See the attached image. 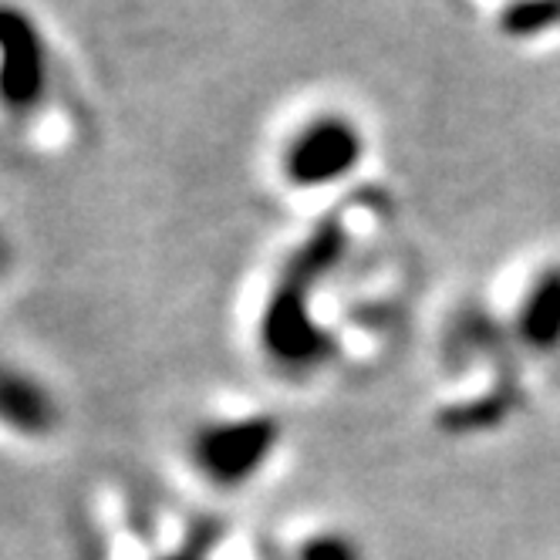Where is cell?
Here are the masks:
<instances>
[{"mask_svg":"<svg viewBox=\"0 0 560 560\" xmlns=\"http://www.w3.org/2000/svg\"><path fill=\"white\" fill-rule=\"evenodd\" d=\"M61 382L31 354L0 348V446L11 453H48L68 429Z\"/></svg>","mask_w":560,"mask_h":560,"instance_id":"1","label":"cell"},{"mask_svg":"<svg viewBox=\"0 0 560 560\" xmlns=\"http://www.w3.org/2000/svg\"><path fill=\"white\" fill-rule=\"evenodd\" d=\"M365 139L345 112H314L291 132L284 166L294 183L314 186L345 176L362 159Z\"/></svg>","mask_w":560,"mask_h":560,"instance_id":"2","label":"cell"},{"mask_svg":"<svg viewBox=\"0 0 560 560\" xmlns=\"http://www.w3.org/2000/svg\"><path fill=\"white\" fill-rule=\"evenodd\" d=\"M560 27V0H513L506 4V31L516 37H537Z\"/></svg>","mask_w":560,"mask_h":560,"instance_id":"3","label":"cell"},{"mask_svg":"<svg viewBox=\"0 0 560 560\" xmlns=\"http://www.w3.org/2000/svg\"><path fill=\"white\" fill-rule=\"evenodd\" d=\"M21 273V244L14 240V233L0 223V301H4L14 284H18V277Z\"/></svg>","mask_w":560,"mask_h":560,"instance_id":"4","label":"cell"},{"mask_svg":"<svg viewBox=\"0 0 560 560\" xmlns=\"http://www.w3.org/2000/svg\"><path fill=\"white\" fill-rule=\"evenodd\" d=\"M510 4H513V0H510Z\"/></svg>","mask_w":560,"mask_h":560,"instance_id":"5","label":"cell"}]
</instances>
